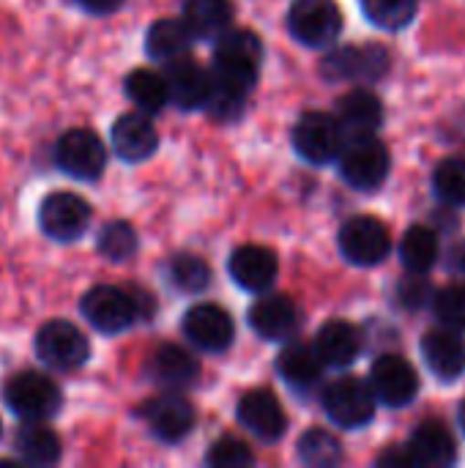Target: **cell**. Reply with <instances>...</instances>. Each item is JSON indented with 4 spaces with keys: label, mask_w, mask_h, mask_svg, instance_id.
Here are the masks:
<instances>
[{
    "label": "cell",
    "mask_w": 465,
    "mask_h": 468,
    "mask_svg": "<svg viewBox=\"0 0 465 468\" xmlns=\"http://www.w3.org/2000/svg\"><path fill=\"white\" fill-rule=\"evenodd\" d=\"M123 88H126V96L132 99V104L140 107V112H145V115L164 110V104L170 101L167 77L153 69H134L126 77Z\"/></svg>",
    "instance_id": "30"
},
{
    "label": "cell",
    "mask_w": 465,
    "mask_h": 468,
    "mask_svg": "<svg viewBox=\"0 0 465 468\" xmlns=\"http://www.w3.org/2000/svg\"><path fill=\"white\" fill-rule=\"evenodd\" d=\"M164 77L170 85V101H175L181 110H200L208 104L214 77L192 58L173 60Z\"/></svg>",
    "instance_id": "20"
},
{
    "label": "cell",
    "mask_w": 465,
    "mask_h": 468,
    "mask_svg": "<svg viewBox=\"0 0 465 468\" xmlns=\"http://www.w3.org/2000/svg\"><path fill=\"white\" fill-rule=\"evenodd\" d=\"M148 370L164 387H189L200 376L197 359L186 348L173 346V343H164V346H159L153 351V356L148 362Z\"/></svg>",
    "instance_id": "26"
},
{
    "label": "cell",
    "mask_w": 465,
    "mask_h": 468,
    "mask_svg": "<svg viewBox=\"0 0 465 468\" xmlns=\"http://www.w3.org/2000/svg\"><path fill=\"white\" fill-rule=\"evenodd\" d=\"M447 263H449V269H452L455 274H463L465 277V239L463 241H458V244L449 250V258H447Z\"/></svg>",
    "instance_id": "43"
},
{
    "label": "cell",
    "mask_w": 465,
    "mask_h": 468,
    "mask_svg": "<svg viewBox=\"0 0 465 468\" xmlns=\"http://www.w3.org/2000/svg\"><path fill=\"white\" fill-rule=\"evenodd\" d=\"M288 30L304 47H329L343 30V11L334 0H296L288 11Z\"/></svg>",
    "instance_id": "7"
},
{
    "label": "cell",
    "mask_w": 465,
    "mask_h": 468,
    "mask_svg": "<svg viewBox=\"0 0 465 468\" xmlns=\"http://www.w3.org/2000/svg\"><path fill=\"white\" fill-rule=\"evenodd\" d=\"M184 337L208 354H222L230 348L236 337V324L233 318L219 307V304H197L184 315Z\"/></svg>",
    "instance_id": "13"
},
{
    "label": "cell",
    "mask_w": 465,
    "mask_h": 468,
    "mask_svg": "<svg viewBox=\"0 0 465 468\" xmlns=\"http://www.w3.org/2000/svg\"><path fill=\"white\" fill-rule=\"evenodd\" d=\"M0 436H3V428H0Z\"/></svg>",
    "instance_id": "45"
},
{
    "label": "cell",
    "mask_w": 465,
    "mask_h": 468,
    "mask_svg": "<svg viewBox=\"0 0 465 468\" xmlns=\"http://www.w3.org/2000/svg\"><path fill=\"white\" fill-rule=\"evenodd\" d=\"M217 77L241 82L247 88L255 85L260 66H263V41L252 30H227L219 36L217 52H214Z\"/></svg>",
    "instance_id": "4"
},
{
    "label": "cell",
    "mask_w": 465,
    "mask_h": 468,
    "mask_svg": "<svg viewBox=\"0 0 465 468\" xmlns=\"http://www.w3.org/2000/svg\"><path fill=\"white\" fill-rule=\"evenodd\" d=\"M112 148L123 162H145L159 148V134L153 123L145 118V112H123L112 123Z\"/></svg>",
    "instance_id": "19"
},
{
    "label": "cell",
    "mask_w": 465,
    "mask_h": 468,
    "mask_svg": "<svg viewBox=\"0 0 465 468\" xmlns=\"http://www.w3.org/2000/svg\"><path fill=\"white\" fill-rule=\"evenodd\" d=\"M36 356L52 370H77L90 356L88 337L71 321H47L33 340Z\"/></svg>",
    "instance_id": "6"
},
{
    "label": "cell",
    "mask_w": 465,
    "mask_h": 468,
    "mask_svg": "<svg viewBox=\"0 0 465 468\" xmlns=\"http://www.w3.org/2000/svg\"><path fill=\"white\" fill-rule=\"evenodd\" d=\"M55 165L77 181H96L107 167L104 143L90 129H69L55 143Z\"/></svg>",
    "instance_id": "9"
},
{
    "label": "cell",
    "mask_w": 465,
    "mask_h": 468,
    "mask_svg": "<svg viewBox=\"0 0 465 468\" xmlns=\"http://www.w3.org/2000/svg\"><path fill=\"white\" fill-rule=\"evenodd\" d=\"M433 310H436V318L441 321V326L465 332V285L441 288L433 299Z\"/></svg>",
    "instance_id": "39"
},
{
    "label": "cell",
    "mask_w": 465,
    "mask_h": 468,
    "mask_svg": "<svg viewBox=\"0 0 465 468\" xmlns=\"http://www.w3.org/2000/svg\"><path fill=\"white\" fill-rule=\"evenodd\" d=\"M16 452L30 466H52L60 461V439L41 420H25L16 433Z\"/></svg>",
    "instance_id": "29"
},
{
    "label": "cell",
    "mask_w": 465,
    "mask_h": 468,
    "mask_svg": "<svg viewBox=\"0 0 465 468\" xmlns=\"http://www.w3.org/2000/svg\"><path fill=\"white\" fill-rule=\"evenodd\" d=\"M433 189L447 206H465V159H444L433 173Z\"/></svg>",
    "instance_id": "37"
},
{
    "label": "cell",
    "mask_w": 465,
    "mask_h": 468,
    "mask_svg": "<svg viewBox=\"0 0 465 468\" xmlns=\"http://www.w3.org/2000/svg\"><path fill=\"white\" fill-rule=\"evenodd\" d=\"M389 69V55L384 47H343L323 58L326 77L334 80H378Z\"/></svg>",
    "instance_id": "18"
},
{
    "label": "cell",
    "mask_w": 465,
    "mask_h": 468,
    "mask_svg": "<svg viewBox=\"0 0 465 468\" xmlns=\"http://www.w3.org/2000/svg\"><path fill=\"white\" fill-rule=\"evenodd\" d=\"M299 458L301 463L318 468H332L340 463L343 458V447L340 441L329 433V431H307L301 439H299Z\"/></svg>",
    "instance_id": "33"
},
{
    "label": "cell",
    "mask_w": 465,
    "mask_h": 468,
    "mask_svg": "<svg viewBox=\"0 0 465 468\" xmlns=\"http://www.w3.org/2000/svg\"><path fill=\"white\" fill-rule=\"evenodd\" d=\"M370 387L378 403L389 409H406L419 395V376L408 359L397 354H384L370 367Z\"/></svg>",
    "instance_id": "12"
},
{
    "label": "cell",
    "mask_w": 465,
    "mask_h": 468,
    "mask_svg": "<svg viewBox=\"0 0 465 468\" xmlns=\"http://www.w3.org/2000/svg\"><path fill=\"white\" fill-rule=\"evenodd\" d=\"M362 8L373 25L384 30H400L417 16L419 0H362Z\"/></svg>",
    "instance_id": "34"
},
{
    "label": "cell",
    "mask_w": 465,
    "mask_h": 468,
    "mask_svg": "<svg viewBox=\"0 0 465 468\" xmlns=\"http://www.w3.org/2000/svg\"><path fill=\"white\" fill-rule=\"evenodd\" d=\"M38 225L55 241H77L90 225V206L74 192H52L38 206Z\"/></svg>",
    "instance_id": "11"
},
{
    "label": "cell",
    "mask_w": 465,
    "mask_h": 468,
    "mask_svg": "<svg viewBox=\"0 0 465 468\" xmlns=\"http://www.w3.org/2000/svg\"><path fill=\"white\" fill-rule=\"evenodd\" d=\"M5 406L22 420H49L60 411V389L52 378L36 370L11 376L3 387Z\"/></svg>",
    "instance_id": "2"
},
{
    "label": "cell",
    "mask_w": 465,
    "mask_h": 468,
    "mask_svg": "<svg viewBox=\"0 0 465 468\" xmlns=\"http://www.w3.org/2000/svg\"><path fill=\"white\" fill-rule=\"evenodd\" d=\"M345 145V132L337 115L329 112H307L293 126V148L310 165H329L337 162Z\"/></svg>",
    "instance_id": "8"
},
{
    "label": "cell",
    "mask_w": 465,
    "mask_h": 468,
    "mask_svg": "<svg viewBox=\"0 0 465 468\" xmlns=\"http://www.w3.org/2000/svg\"><path fill=\"white\" fill-rule=\"evenodd\" d=\"M247 96H249V88L241 85V82H233V80H225V77H217L214 74V85H211V99L206 104V110L211 112V118L217 121H236L244 107H247Z\"/></svg>",
    "instance_id": "32"
},
{
    "label": "cell",
    "mask_w": 465,
    "mask_h": 468,
    "mask_svg": "<svg viewBox=\"0 0 465 468\" xmlns=\"http://www.w3.org/2000/svg\"><path fill=\"white\" fill-rule=\"evenodd\" d=\"M323 359L318 356L315 348L293 343L288 346L280 356H277V373L282 376V381L296 389V392H310L321 384L323 376Z\"/></svg>",
    "instance_id": "24"
},
{
    "label": "cell",
    "mask_w": 465,
    "mask_h": 468,
    "mask_svg": "<svg viewBox=\"0 0 465 468\" xmlns=\"http://www.w3.org/2000/svg\"><path fill=\"white\" fill-rule=\"evenodd\" d=\"M315 351L326 367H348L362 354V335L348 321H329L315 337Z\"/></svg>",
    "instance_id": "23"
},
{
    "label": "cell",
    "mask_w": 465,
    "mask_h": 468,
    "mask_svg": "<svg viewBox=\"0 0 465 468\" xmlns=\"http://www.w3.org/2000/svg\"><path fill=\"white\" fill-rule=\"evenodd\" d=\"M375 403H378V398H375L370 381H362L356 376H343V378L332 381L323 392L326 417L345 431L365 428L375 417Z\"/></svg>",
    "instance_id": "3"
},
{
    "label": "cell",
    "mask_w": 465,
    "mask_h": 468,
    "mask_svg": "<svg viewBox=\"0 0 465 468\" xmlns=\"http://www.w3.org/2000/svg\"><path fill=\"white\" fill-rule=\"evenodd\" d=\"M337 165H340L343 178L354 189L373 192L386 181L389 167H392V156L375 134H365V137L345 140V145L337 156Z\"/></svg>",
    "instance_id": "1"
},
{
    "label": "cell",
    "mask_w": 465,
    "mask_h": 468,
    "mask_svg": "<svg viewBox=\"0 0 465 468\" xmlns=\"http://www.w3.org/2000/svg\"><path fill=\"white\" fill-rule=\"evenodd\" d=\"M460 428H463V433H465V403L460 406Z\"/></svg>",
    "instance_id": "44"
},
{
    "label": "cell",
    "mask_w": 465,
    "mask_h": 468,
    "mask_svg": "<svg viewBox=\"0 0 465 468\" xmlns=\"http://www.w3.org/2000/svg\"><path fill=\"white\" fill-rule=\"evenodd\" d=\"M79 310H82L85 321L96 332H101V335H121L140 315L137 299L132 293H126L123 288H115V285H96V288H90L82 296Z\"/></svg>",
    "instance_id": "5"
},
{
    "label": "cell",
    "mask_w": 465,
    "mask_h": 468,
    "mask_svg": "<svg viewBox=\"0 0 465 468\" xmlns=\"http://www.w3.org/2000/svg\"><path fill=\"white\" fill-rule=\"evenodd\" d=\"M227 269H230V277L238 288H244L249 293H263L274 285L277 271H280V261H277L274 250H269V247L244 244V247L233 250Z\"/></svg>",
    "instance_id": "14"
},
{
    "label": "cell",
    "mask_w": 465,
    "mask_h": 468,
    "mask_svg": "<svg viewBox=\"0 0 465 468\" xmlns=\"http://www.w3.org/2000/svg\"><path fill=\"white\" fill-rule=\"evenodd\" d=\"M397 299H400V304H403V307H408V310H419V307H425L430 299H436V293H433L430 282L425 280V274L411 271V277L400 282V288H397Z\"/></svg>",
    "instance_id": "40"
},
{
    "label": "cell",
    "mask_w": 465,
    "mask_h": 468,
    "mask_svg": "<svg viewBox=\"0 0 465 468\" xmlns=\"http://www.w3.org/2000/svg\"><path fill=\"white\" fill-rule=\"evenodd\" d=\"M167 277L184 293H200L211 282L208 263L200 261L197 255H175L167 266Z\"/></svg>",
    "instance_id": "36"
},
{
    "label": "cell",
    "mask_w": 465,
    "mask_h": 468,
    "mask_svg": "<svg viewBox=\"0 0 465 468\" xmlns=\"http://www.w3.org/2000/svg\"><path fill=\"white\" fill-rule=\"evenodd\" d=\"M408 452L414 458L417 466H449L455 463V439L452 433L441 425V422H425L414 431L411 441H408Z\"/></svg>",
    "instance_id": "25"
},
{
    "label": "cell",
    "mask_w": 465,
    "mask_h": 468,
    "mask_svg": "<svg viewBox=\"0 0 465 468\" xmlns=\"http://www.w3.org/2000/svg\"><path fill=\"white\" fill-rule=\"evenodd\" d=\"M422 356L430 373L441 381H455L465 373V340L458 329L441 326L425 335Z\"/></svg>",
    "instance_id": "17"
},
{
    "label": "cell",
    "mask_w": 465,
    "mask_h": 468,
    "mask_svg": "<svg viewBox=\"0 0 465 468\" xmlns=\"http://www.w3.org/2000/svg\"><path fill=\"white\" fill-rule=\"evenodd\" d=\"M85 11H90V14H112V11H118L121 8V3L123 0H77Z\"/></svg>",
    "instance_id": "42"
},
{
    "label": "cell",
    "mask_w": 465,
    "mask_h": 468,
    "mask_svg": "<svg viewBox=\"0 0 465 468\" xmlns=\"http://www.w3.org/2000/svg\"><path fill=\"white\" fill-rule=\"evenodd\" d=\"M378 463H381V466H403V468L417 466V463H414V458H411V452H408V447L384 452V455L378 458Z\"/></svg>",
    "instance_id": "41"
},
{
    "label": "cell",
    "mask_w": 465,
    "mask_h": 468,
    "mask_svg": "<svg viewBox=\"0 0 465 468\" xmlns=\"http://www.w3.org/2000/svg\"><path fill=\"white\" fill-rule=\"evenodd\" d=\"M249 326L263 340H288L299 326V310L288 296H263L249 307Z\"/></svg>",
    "instance_id": "21"
},
{
    "label": "cell",
    "mask_w": 465,
    "mask_h": 468,
    "mask_svg": "<svg viewBox=\"0 0 465 468\" xmlns=\"http://www.w3.org/2000/svg\"><path fill=\"white\" fill-rule=\"evenodd\" d=\"M192 38L195 36L189 33L184 19H159L145 33V52L153 60L173 63L178 58H186V52L192 47Z\"/></svg>",
    "instance_id": "28"
},
{
    "label": "cell",
    "mask_w": 465,
    "mask_h": 468,
    "mask_svg": "<svg viewBox=\"0 0 465 468\" xmlns=\"http://www.w3.org/2000/svg\"><path fill=\"white\" fill-rule=\"evenodd\" d=\"M337 121L345 132V140L375 134L384 123V104L370 90H354V93L340 99Z\"/></svg>",
    "instance_id": "22"
},
{
    "label": "cell",
    "mask_w": 465,
    "mask_h": 468,
    "mask_svg": "<svg viewBox=\"0 0 465 468\" xmlns=\"http://www.w3.org/2000/svg\"><path fill=\"white\" fill-rule=\"evenodd\" d=\"M99 255H104L112 263H123L137 252V233L129 222H107L99 230L96 239Z\"/></svg>",
    "instance_id": "35"
},
{
    "label": "cell",
    "mask_w": 465,
    "mask_h": 468,
    "mask_svg": "<svg viewBox=\"0 0 465 468\" xmlns=\"http://www.w3.org/2000/svg\"><path fill=\"white\" fill-rule=\"evenodd\" d=\"M340 252L354 266H375L392 252V236L375 217H354L340 228Z\"/></svg>",
    "instance_id": "10"
},
{
    "label": "cell",
    "mask_w": 465,
    "mask_h": 468,
    "mask_svg": "<svg viewBox=\"0 0 465 468\" xmlns=\"http://www.w3.org/2000/svg\"><path fill=\"white\" fill-rule=\"evenodd\" d=\"M439 236L425 228V225H414L406 230V236L400 239V261L408 271H417V274H428L436 261H439Z\"/></svg>",
    "instance_id": "31"
},
{
    "label": "cell",
    "mask_w": 465,
    "mask_h": 468,
    "mask_svg": "<svg viewBox=\"0 0 465 468\" xmlns=\"http://www.w3.org/2000/svg\"><path fill=\"white\" fill-rule=\"evenodd\" d=\"M238 422L263 441H277L285 433V411L269 389H252L238 400Z\"/></svg>",
    "instance_id": "16"
},
{
    "label": "cell",
    "mask_w": 465,
    "mask_h": 468,
    "mask_svg": "<svg viewBox=\"0 0 465 468\" xmlns=\"http://www.w3.org/2000/svg\"><path fill=\"white\" fill-rule=\"evenodd\" d=\"M206 463L214 468H247L255 463V455L247 447V441H241L236 436H222L211 444Z\"/></svg>",
    "instance_id": "38"
},
{
    "label": "cell",
    "mask_w": 465,
    "mask_h": 468,
    "mask_svg": "<svg viewBox=\"0 0 465 468\" xmlns=\"http://www.w3.org/2000/svg\"><path fill=\"white\" fill-rule=\"evenodd\" d=\"M143 417H145L148 431L164 444L184 441L195 428V409L189 400H184L178 395H162V398L151 400L143 409Z\"/></svg>",
    "instance_id": "15"
},
{
    "label": "cell",
    "mask_w": 465,
    "mask_h": 468,
    "mask_svg": "<svg viewBox=\"0 0 465 468\" xmlns=\"http://www.w3.org/2000/svg\"><path fill=\"white\" fill-rule=\"evenodd\" d=\"M184 22L195 38H219L230 30L233 3L230 0H186Z\"/></svg>",
    "instance_id": "27"
}]
</instances>
